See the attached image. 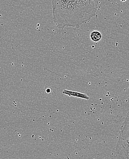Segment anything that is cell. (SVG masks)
<instances>
[{"label":"cell","mask_w":129,"mask_h":159,"mask_svg":"<svg viewBox=\"0 0 129 159\" xmlns=\"http://www.w3.org/2000/svg\"><path fill=\"white\" fill-rule=\"evenodd\" d=\"M52 16L59 29L80 27L95 16L97 6L94 0H52Z\"/></svg>","instance_id":"obj_1"},{"label":"cell","mask_w":129,"mask_h":159,"mask_svg":"<svg viewBox=\"0 0 129 159\" xmlns=\"http://www.w3.org/2000/svg\"><path fill=\"white\" fill-rule=\"evenodd\" d=\"M63 94L67 95L69 96H74L75 97H78L81 99H89V97L86 95V94H83L81 93H78V92H73L72 91L67 90H64L63 91Z\"/></svg>","instance_id":"obj_2"},{"label":"cell","mask_w":129,"mask_h":159,"mask_svg":"<svg viewBox=\"0 0 129 159\" xmlns=\"http://www.w3.org/2000/svg\"><path fill=\"white\" fill-rule=\"evenodd\" d=\"M90 38L93 41H99L101 39V35L99 32L94 31V32H92V33L90 34Z\"/></svg>","instance_id":"obj_3"},{"label":"cell","mask_w":129,"mask_h":159,"mask_svg":"<svg viewBox=\"0 0 129 159\" xmlns=\"http://www.w3.org/2000/svg\"><path fill=\"white\" fill-rule=\"evenodd\" d=\"M52 92V89L51 88L48 87L46 89V92L47 94H49L50 93H51Z\"/></svg>","instance_id":"obj_4"}]
</instances>
